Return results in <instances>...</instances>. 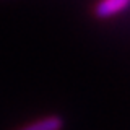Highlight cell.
Listing matches in <instances>:
<instances>
[{
  "label": "cell",
  "instance_id": "obj_1",
  "mask_svg": "<svg viewBox=\"0 0 130 130\" xmlns=\"http://www.w3.org/2000/svg\"><path fill=\"white\" fill-rule=\"evenodd\" d=\"M130 5V0H99L94 7L98 18H111L119 15Z\"/></svg>",
  "mask_w": 130,
  "mask_h": 130
},
{
  "label": "cell",
  "instance_id": "obj_2",
  "mask_svg": "<svg viewBox=\"0 0 130 130\" xmlns=\"http://www.w3.org/2000/svg\"><path fill=\"white\" fill-rule=\"evenodd\" d=\"M62 120L57 116H47L44 119L34 120L31 124L24 125L20 130H62Z\"/></svg>",
  "mask_w": 130,
  "mask_h": 130
}]
</instances>
